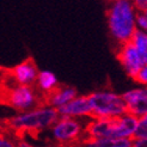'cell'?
<instances>
[{
	"label": "cell",
	"mask_w": 147,
	"mask_h": 147,
	"mask_svg": "<svg viewBox=\"0 0 147 147\" xmlns=\"http://www.w3.org/2000/svg\"><path fill=\"white\" fill-rule=\"evenodd\" d=\"M107 25L111 40L119 47L130 43L136 29V11L133 1L115 0L107 9Z\"/></svg>",
	"instance_id": "cell-1"
},
{
	"label": "cell",
	"mask_w": 147,
	"mask_h": 147,
	"mask_svg": "<svg viewBox=\"0 0 147 147\" xmlns=\"http://www.w3.org/2000/svg\"><path fill=\"white\" fill-rule=\"evenodd\" d=\"M138 122V117L128 113L117 119H91L85 126L86 140H134Z\"/></svg>",
	"instance_id": "cell-2"
},
{
	"label": "cell",
	"mask_w": 147,
	"mask_h": 147,
	"mask_svg": "<svg viewBox=\"0 0 147 147\" xmlns=\"http://www.w3.org/2000/svg\"><path fill=\"white\" fill-rule=\"evenodd\" d=\"M59 117L60 116L56 109L43 104L30 111L17 113L16 115L10 117L7 123H9L10 129L16 133L35 134L42 130L50 129L59 120Z\"/></svg>",
	"instance_id": "cell-3"
},
{
	"label": "cell",
	"mask_w": 147,
	"mask_h": 147,
	"mask_svg": "<svg viewBox=\"0 0 147 147\" xmlns=\"http://www.w3.org/2000/svg\"><path fill=\"white\" fill-rule=\"evenodd\" d=\"M89 96L92 109L91 119H117L127 114V105L122 94L114 91H94Z\"/></svg>",
	"instance_id": "cell-4"
},
{
	"label": "cell",
	"mask_w": 147,
	"mask_h": 147,
	"mask_svg": "<svg viewBox=\"0 0 147 147\" xmlns=\"http://www.w3.org/2000/svg\"><path fill=\"white\" fill-rule=\"evenodd\" d=\"M3 102L17 113L30 111L36 108L45 104V99L38 91L30 86H20L13 84L10 87H7L3 92Z\"/></svg>",
	"instance_id": "cell-5"
},
{
	"label": "cell",
	"mask_w": 147,
	"mask_h": 147,
	"mask_svg": "<svg viewBox=\"0 0 147 147\" xmlns=\"http://www.w3.org/2000/svg\"><path fill=\"white\" fill-rule=\"evenodd\" d=\"M85 126L80 120L59 117V120L50 128L53 140L60 145H71L85 136Z\"/></svg>",
	"instance_id": "cell-6"
},
{
	"label": "cell",
	"mask_w": 147,
	"mask_h": 147,
	"mask_svg": "<svg viewBox=\"0 0 147 147\" xmlns=\"http://www.w3.org/2000/svg\"><path fill=\"white\" fill-rule=\"evenodd\" d=\"M40 69L37 68L35 61L31 57L22 61L20 63L12 67L9 72V74L12 79L13 84L20 86H30L34 87L37 80Z\"/></svg>",
	"instance_id": "cell-7"
},
{
	"label": "cell",
	"mask_w": 147,
	"mask_h": 147,
	"mask_svg": "<svg viewBox=\"0 0 147 147\" xmlns=\"http://www.w3.org/2000/svg\"><path fill=\"white\" fill-rule=\"evenodd\" d=\"M117 60L120 61L126 74L131 79L135 78L138 72L144 66L140 55H139V53L131 43H127V45L119 47V49H117Z\"/></svg>",
	"instance_id": "cell-8"
},
{
	"label": "cell",
	"mask_w": 147,
	"mask_h": 147,
	"mask_svg": "<svg viewBox=\"0 0 147 147\" xmlns=\"http://www.w3.org/2000/svg\"><path fill=\"white\" fill-rule=\"evenodd\" d=\"M127 113L138 119L147 115V87H136L122 93Z\"/></svg>",
	"instance_id": "cell-9"
},
{
	"label": "cell",
	"mask_w": 147,
	"mask_h": 147,
	"mask_svg": "<svg viewBox=\"0 0 147 147\" xmlns=\"http://www.w3.org/2000/svg\"><path fill=\"white\" fill-rule=\"evenodd\" d=\"M60 117L67 119H82V117H92V109L89 100V96L79 94L68 104L56 110Z\"/></svg>",
	"instance_id": "cell-10"
},
{
	"label": "cell",
	"mask_w": 147,
	"mask_h": 147,
	"mask_svg": "<svg viewBox=\"0 0 147 147\" xmlns=\"http://www.w3.org/2000/svg\"><path fill=\"white\" fill-rule=\"evenodd\" d=\"M79 96L78 91L73 86L69 85H60L55 91H53L47 97H45V104L54 109H60L68 104L74 98Z\"/></svg>",
	"instance_id": "cell-11"
},
{
	"label": "cell",
	"mask_w": 147,
	"mask_h": 147,
	"mask_svg": "<svg viewBox=\"0 0 147 147\" xmlns=\"http://www.w3.org/2000/svg\"><path fill=\"white\" fill-rule=\"evenodd\" d=\"M59 86H60V84H59L57 77L53 72L48 69L40 71L37 80H36L35 84V89L38 91V93L43 98L47 97L53 91H55Z\"/></svg>",
	"instance_id": "cell-12"
},
{
	"label": "cell",
	"mask_w": 147,
	"mask_h": 147,
	"mask_svg": "<svg viewBox=\"0 0 147 147\" xmlns=\"http://www.w3.org/2000/svg\"><path fill=\"white\" fill-rule=\"evenodd\" d=\"M83 147H133V140H128V139H120V140H111V139L85 140Z\"/></svg>",
	"instance_id": "cell-13"
},
{
	"label": "cell",
	"mask_w": 147,
	"mask_h": 147,
	"mask_svg": "<svg viewBox=\"0 0 147 147\" xmlns=\"http://www.w3.org/2000/svg\"><path fill=\"white\" fill-rule=\"evenodd\" d=\"M130 43L134 46V48L140 55L144 65L147 66V32L138 30Z\"/></svg>",
	"instance_id": "cell-14"
},
{
	"label": "cell",
	"mask_w": 147,
	"mask_h": 147,
	"mask_svg": "<svg viewBox=\"0 0 147 147\" xmlns=\"http://www.w3.org/2000/svg\"><path fill=\"white\" fill-rule=\"evenodd\" d=\"M134 139H147V115L139 119Z\"/></svg>",
	"instance_id": "cell-15"
},
{
	"label": "cell",
	"mask_w": 147,
	"mask_h": 147,
	"mask_svg": "<svg viewBox=\"0 0 147 147\" xmlns=\"http://www.w3.org/2000/svg\"><path fill=\"white\" fill-rule=\"evenodd\" d=\"M134 80L138 84H140L142 87H147V66L146 65H144L141 69L138 72Z\"/></svg>",
	"instance_id": "cell-16"
},
{
	"label": "cell",
	"mask_w": 147,
	"mask_h": 147,
	"mask_svg": "<svg viewBox=\"0 0 147 147\" xmlns=\"http://www.w3.org/2000/svg\"><path fill=\"white\" fill-rule=\"evenodd\" d=\"M0 147H17V140L4 133H0Z\"/></svg>",
	"instance_id": "cell-17"
},
{
	"label": "cell",
	"mask_w": 147,
	"mask_h": 147,
	"mask_svg": "<svg viewBox=\"0 0 147 147\" xmlns=\"http://www.w3.org/2000/svg\"><path fill=\"white\" fill-rule=\"evenodd\" d=\"M136 29L139 31L147 32V19L144 13H136Z\"/></svg>",
	"instance_id": "cell-18"
},
{
	"label": "cell",
	"mask_w": 147,
	"mask_h": 147,
	"mask_svg": "<svg viewBox=\"0 0 147 147\" xmlns=\"http://www.w3.org/2000/svg\"><path fill=\"white\" fill-rule=\"evenodd\" d=\"M133 147H147V139H134Z\"/></svg>",
	"instance_id": "cell-19"
},
{
	"label": "cell",
	"mask_w": 147,
	"mask_h": 147,
	"mask_svg": "<svg viewBox=\"0 0 147 147\" xmlns=\"http://www.w3.org/2000/svg\"><path fill=\"white\" fill-rule=\"evenodd\" d=\"M17 147H35V146L28 140H25V139L20 138V139H17Z\"/></svg>",
	"instance_id": "cell-20"
},
{
	"label": "cell",
	"mask_w": 147,
	"mask_h": 147,
	"mask_svg": "<svg viewBox=\"0 0 147 147\" xmlns=\"http://www.w3.org/2000/svg\"><path fill=\"white\" fill-rule=\"evenodd\" d=\"M3 82H4V79H3V71L0 69V86L3 85Z\"/></svg>",
	"instance_id": "cell-21"
},
{
	"label": "cell",
	"mask_w": 147,
	"mask_h": 147,
	"mask_svg": "<svg viewBox=\"0 0 147 147\" xmlns=\"http://www.w3.org/2000/svg\"><path fill=\"white\" fill-rule=\"evenodd\" d=\"M142 13L145 14V17H146V19H147V9H146V10H145V12H142Z\"/></svg>",
	"instance_id": "cell-22"
}]
</instances>
